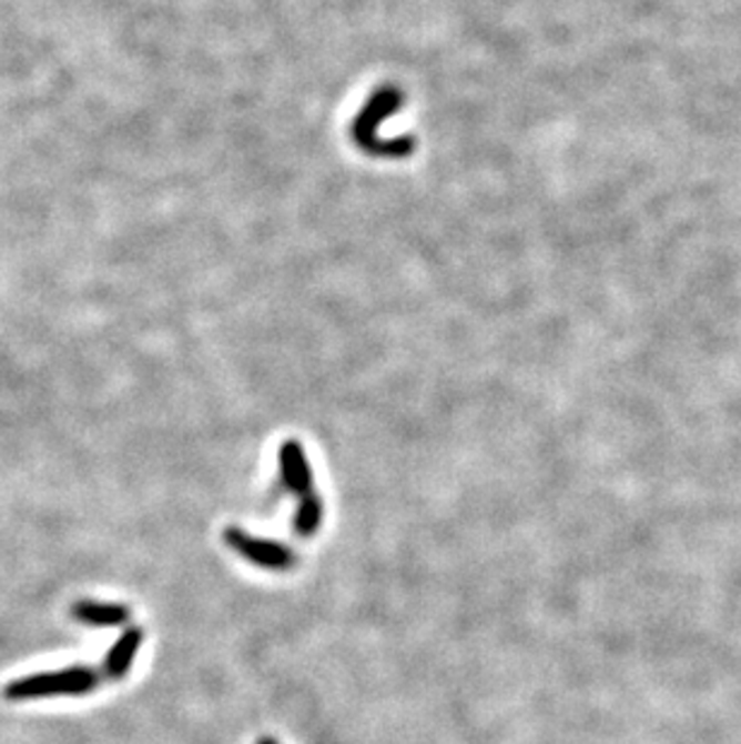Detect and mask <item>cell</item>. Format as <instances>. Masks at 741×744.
<instances>
[{
    "instance_id": "1",
    "label": "cell",
    "mask_w": 741,
    "mask_h": 744,
    "mask_svg": "<svg viewBox=\"0 0 741 744\" xmlns=\"http://www.w3.org/2000/svg\"><path fill=\"white\" fill-rule=\"evenodd\" d=\"M102 675L88 665H70L61 670L34 672L3 686V698L8 701H34V698H59V696H84L92 694Z\"/></svg>"
},
{
    "instance_id": "2",
    "label": "cell",
    "mask_w": 741,
    "mask_h": 744,
    "mask_svg": "<svg viewBox=\"0 0 741 744\" xmlns=\"http://www.w3.org/2000/svg\"><path fill=\"white\" fill-rule=\"evenodd\" d=\"M400 104H403V94L395 88H383L368 99V104L362 109L359 119H356V123L352 125V135L356 140V145H359L366 154L388 157L386 148L380 145L376 128L383 119L393 117V113L400 109Z\"/></svg>"
},
{
    "instance_id": "3",
    "label": "cell",
    "mask_w": 741,
    "mask_h": 744,
    "mask_svg": "<svg viewBox=\"0 0 741 744\" xmlns=\"http://www.w3.org/2000/svg\"><path fill=\"white\" fill-rule=\"evenodd\" d=\"M224 542L230 545L236 554L244 556L251 564L263 566V569H273V571H284L292 569L296 556L292 554L290 547H284L282 542L275 540H263L255 537L241 527H226L224 531Z\"/></svg>"
},
{
    "instance_id": "4",
    "label": "cell",
    "mask_w": 741,
    "mask_h": 744,
    "mask_svg": "<svg viewBox=\"0 0 741 744\" xmlns=\"http://www.w3.org/2000/svg\"><path fill=\"white\" fill-rule=\"evenodd\" d=\"M280 477L282 484L296 496L313 492V472L308 465L306 451L302 449V443L294 439L284 441L280 449Z\"/></svg>"
},
{
    "instance_id": "5",
    "label": "cell",
    "mask_w": 741,
    "mask_h": 744,
    "mask_svg": "<svg viewBox=\"0 0 741 744\" xmlns=\"http://www.w3.org/2000/svg\"><path fill=\"white\" fill-rule=\"evenodd\" d=\"M142 641H145V632L140 626H128L125 632L116 639V643L109 649L106 661H104V675L109 680H123L131 672L135 657L140 653Z\"/></svg>"
},
{
    "instance_id": "6",
    "label": "cell",
    "mask_w": 741,
    "mask_h": 744,
    "mask_svg": "<svg viewBox=\"0 0 741 744\" xmlns=\"http://www.w3.org/2000/svg\"><path fill=\"white\" fill-rule=\"evenodd\" d=\"M75 622H82L88 626H121L128 620H131V610L125 605H116V603H99V600H80V603L73 605L70 610Z\"/></svg>"
},
{
    "instance_id": "7",
    "label": "cell",
    "mask_w": 741,
    "mask_h": 744,
    "mask_svg": "<svg viewBox=\"0 0 741 744\" xmlns=\"http://www.w3.org/2000/svg\"><path fill=\"white\" fill-rule=\"evenodd\" d=\"M323 523V502L318 499L316 492L298 496V506L294 513V531L308 537V535H316V531Z\"/></svg>"
},
{
    "instance_id": "8",
    "label": "cell",
    "mask_w": 741,
    "mask_h": 744,
    "mask_svg": "<svg viewBox=\"0 0 741 744\" xmlns=\"http://www.w3.org/2000/svg\"><path fill=\"white\" fill-rule=\"evenodd\" d=\"M258 744H277L273 737H263V740H258Z\"/></svg>"
}]
</instances>
